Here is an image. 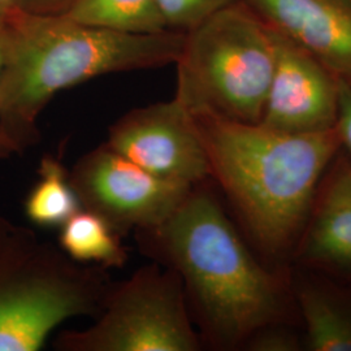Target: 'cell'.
<instances>
[{
  "instance_id": "11",
  "label": "cell",
  "mask_w": 351,
  "mask_h": 351,
  "mask_svg": "<svg viewBox=\"0 0 351 351\" xmlns=\"http://www.w3.org/2000/svg\"><path fill=\"white\" fill-rule=\"evenodd\" d=\"M302 258L351 276V201L326 191L303 242Z\"/></svg>"
},
{
  "instance_id": "7",
  "label": "cell",
  "mask_w": 351,
  "mask_h": 351,
  "mask_svg": "<svg viewBox=\"0 0 351 351\" xmlns=\"http://www.w3.org/2000/svg\"><path fill=\"white\" fill-rule=\"evenodd\" d=\"M69 176L81 207L98 213L121 237L162 224L193 189L152 175L106 142L81 156Z\"/></svg>"
},
{
  "instance_id": "21",
  "label": "cell",
  "mask_w": 351,
  "mask_h": 351,
  "mask_svg": "<svg viewBox=\"0 0 351 351\" xmlns=\"http://www.w3.org/2000/svg\"><path fill=\"white\" fill-rule=\"evenodd\" d=\"M23 0H0V27L21 10Z\"/></svg>"
},
{
  "instance_id": "14",
  "label": "cell",
  "mask_w": 351,
  "mask_h": 351,
  "mask_svg": "<svg viewBox=\"0 0 351 351\" xmlns=\"http://www.w3.org/2000/svg\"><path fill=\"white\" fill-rule=\"evenodd\" d=\"M298 301L310 350L351 351L349 302L316 285H303Z\"/></svg>"
},
{
  "instance_id": "6",
  "label": "cell",
  "mask_w": 351,
  "mask_h": 351,
  "mask_svg": "<svg viewBox=\"0 0 351 351\" xmlns=\"http://www.w3.org/2000/svg\"><path fill=\"white\" fill-rule=\"evenodd\" d=\"M85 329L56 335L59 351H197L185 289L178 274L152 262L113 281L99 314Z\"/></svg>"
},
{
  "instance_id": "19",
  "label": "cell",
  "mask_w": 351,
  "mask_h": 351,
  "mask_svg": "<svg viewBox=\"0 0 351 351\" xmlns=\"http://www.w3.org/2000/svg\"><path fill=\"white\" fill-rule=\"evenodd\" d=\"M75 0H23L21 10L39 14H63Z\"/></svg>"
},
{
  "instance_id": "5",
  "label": "cell",
  "mask_w": 351,
  "mask_h": 351,
  "mask_svg": "<svg viewBox=\"0 0 351 351\" xmlns=\"http://www.w3.org/2000/svg\"><path fill=\"white\" fill-rule=\"evenodd\" d=\"M175 98L193 116L258 124L275 66L271 27L242 0L184 33Z\"/></svg>"
},
{
  "instance_id": "9",
  "label": "cell",
  "mask_w": 351,
  "mask_h": 351,
  "mask_svg": "<svg viewBox=\"0 0 351 351\" xmlns=\"http://www.w3.org/2000/svg\"><path fill=\"white\" fill-rule=\"evenodd\" d=\"M275 66L261 124L287 133L336 128L339 78L274 29Z\"/></svg>"
},
{
  "instance_id": "15",
  "label": "cell",
  "mask_w": 351,
  "mask_h": 351,
  "mask_svg": "<svg viewBox=\"0 0 351 351\" xmlns=\"http://www.w3.org/2000/svg\"><path fill=\"white\" fill-rule=\"evenodd\" d=\"M63 16L82 25L124 34L169 30L155 0H75Z\"/></svg>"
},
{
  "instance_id": "8",
  "label": "cell",
  "mask_w": 351,
  "mask_h": 351,
  "mask_svg": "<svg viewBox=\"0 0 351 351\" xmlns=\"http://www.w3.org/2000/svg\"><path fill=\"white\" fill-rule=\"evenodd\" d=\"M106 143L168 181L195 186L211 177L195 120L176 98L125 113L110 126Z\"/></svg>"
},
{
  "instance_id": "16",
  "label": "cell",
  "mask_w": 351,
  "mask_h": 351,
  "mask_svg": "<svg viewBox=\"0 0 351 351\" xmlns=\"http://www.w3.org/2000/svg\"><path fill=\"white\" fill-rule=\"evenodd\" d=\"M169 30L188 32L215 13L242 0H155Z\"/></svg>"
},
{
  "instance_id": "1",
  "label": "cell",
  "mask_w": 351,
  "mask_h": 351,
  "mask_svg": "<svg viewBox=\"0 0 351 351\" xmlns=\"http://www.w3.org/2000/svg\"><path fill=\"white\" fill-rule=\"evenodd\" d=\"M139 250L176 271L204 337L234 349L276 322L281 291L255 261L221 204L201 184L159 226L136 232Z\"/></svg>"
},
{
  "instance_id": "2",
  "label": "cell",
  "mask_w": 351,
  "mask_h": 351,
  "mask_svg": "<svg viewBox=\"0 0 351 351\" xmlns=\"http://www.w3.org/2000/svg\"><path fill=\"white\" fill-rule=\"evenodd\" d=\"M0 34V130L21 152L39 142L38 119L56 94L101 75L175 64L184 42L182 32L124 34L24 10Z\"/></svg>"
},
{
  "instance_id": "12",
  "label": "cell",
  "mask_w": 351,
  "mask_h": 351,
  "mask_svg": "<svg viewBox=\"0 0 351 351\" xmlns=\"http://www.w3.org/2000/svg\"><path fill=\"white\" fill-rule=\"evenodd\" d=\"M59 229V247L77 263L112 269L128 262L121 236L98 213L81 208Z\"/></svg>"
},
{
  "instance_id": "13",
  "label": "cell",
  "mask_w": 351,
  "mask_h": 351,
  "mask_svg": "<svg viewBox=\"0 0 351 351\" xmlns=\"http://www.w3.org/2000/svg\"><path fill=\"white\" fill-rule=\"evenodd\" d=\"M37 176L23 202L24 215L29 223L38 228H60L82 208L69 171L60 158L45 154L38 165Z\"/></svg>"
},
{
  "instance_id": "18",
  "label": "cell",
  "mask_w": 351,
  "mask_h": 351,
  "mask_svg": "<svg viewBox=\"0 0 351 351\" xmlns=\"http://www.w3.org/2000/svg\"><path fill=\"white\" fill-rule=\"evenodd\" d=\"M339 116L336 129L339 132L341 147H345L351 155V86L339 80Z\"/></svg>"
},
{
  "instance_id": "22",
  "label": "cell",
  "mask_w": 351,
  "mask_h": 351,
  "mask_svg": "<svg viewBox=\"0 0 351 351\" xmlns=\"http://www.w3.org/2000/svg\"><path fill=\"white\" fill-rule=\"evenodd\" d=\"M17 154H21L19 146L5 133L0 130V160L10 159Z\"/></svg>"
},
{
  "instance_id": "20",
  "label": "cell",
  "mask_w": 351,
  "mask_h": 351,
  "mask_svg": "<svg viewBox=\"0 0 351 351\" xmlns=\"http://www.w3.org/2000/svg\"><path fill=\"white\" fill-rule=\"evenodd\" d=\"M328 191L335 195H339L343 199L351 201V168L342 171L332 182Z\"/></svg>"
},
{
  "instance_id": "3",
  "label": "cell",
  "mask_w": 351,
  "mask_h": 351,
  "mask_svg": "<svg viewBox=\"0 0 351 351\" xmlns=\"http://www.w3.org/2000/svg\"><path fill=\"white\" fill-rule=\"evenodd\" d=\"M193 117L211 177L254 239L271 252L287 249L306 223L317 184L341 149L337 129L287 133L261 123Z\"/></svg>"
},
{
  "instance_id": "17",
  "label": "cell",
  "mask_w": 351,
  "mask_h": 351,
  "mask_svg": "<svg viewBox=\"0 0 351 351\" xmlns=\"http://www.w3.org/2000/svg\"><path fill=\"white\" fill-rule=\"evenodd\" d=\"M250 350L256 351H294L298 350V341L285 330L269 329L265 326L254 335L246 343Z\"/></svg>"
},
{
  "instance_id": "10",
  "label": "cell",
  "mask_w": 351,
  "mask_h": 351,
  "mask_svg": "<svg viewBox=\"0 0 351 351\" xmlns=\"http://www.w3.org/2000/svg\"><path fill=\"white\" fill-rule=\"evenodd\" d=\"M267 25L351 86V0H243Z\"/></svg>"
},
{
  "instance_id": "4",
  "label": "cell",
  "mask_w": 351,
  "mask_h": 351,
  "mask_svg": "<svg viewBox=\"0 0 351 351\" xmlns=\"http://www.w3.org/2000/svg\"><path fill=\"white\" fill-rule=\"evenodd\" d=\"M112 282L110 269L0 216V351L40 350L66 320L95 317Z\"/></svg>"
},
{
  "instance_id": "23",
  "label": "cell",
  "mask_w": 351,
  "mask_h": 351,
  "mask_svg": "<svg viewBox=\"0 0 351 351\" xmlns=\"http://www.w3.org/2000/svg\"><path fill=\"white\" fill-rule=\"evenodd\" d=\"M3 71H4V46H3V39L0 34V81H1Z\"/></svg>"
}]
</instances>
